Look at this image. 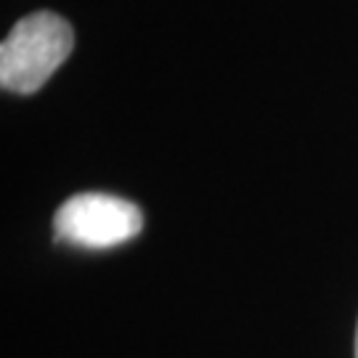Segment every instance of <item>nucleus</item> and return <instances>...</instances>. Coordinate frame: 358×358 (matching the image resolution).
Returning a JSON list of instances; mask_svg holds the SVG:
<instances>
[{"label":"nucleus","instance_id":"obj_1","mask_svg":"<svg viewBox=\"0 0 358 358\" xmlns=\"http://www.w3.org/2000/svg\"><path fill=\"white\" fill-rule=\"evenodd\" d=\"M75 32L66 19L51 11L19 19L0 45V85L11 93H35L66 62Z\"/></svg>","mask_w":358,"mask_h":358},{"label":"nucleus","instance_id":"obj_2","mask_svg":"<svg viewBox=\"0 0 358 358\" xmlns=\"http://www.w3.org/2000/svg\"><path fill=\"white\" fill-rule=\"evenodd\" d=\"M143 229L141 210L112 194H77L59 207L53 217V234L59 242L85 247V250H109L130 242Z\"/></svg>","mask_w":358,"mask_h":358},{"label":"nucleus","instance_id":"obj_3","mask_svg":"<svg viewBox=\"0 0 358 358\" xmlns=\"http://www.w3.org/2000/svg\"><path fill=\"white\" fill-rule=\"evenodd\" d=\"M356 358H358V329H356Z\"/></svg>","mask_w":358,"mask_h":358}]
</instances>
